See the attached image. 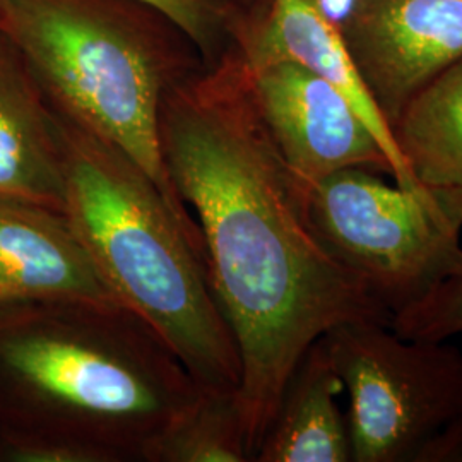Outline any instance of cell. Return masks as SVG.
I'll list each match as a JSON object with an SVG mask.
<instances>
[{"instance_id": "obj_18", "label": "cell", "mask_w": 462, "mask_h": 462, "mask_svg": "<svg viewBox=\"0 0 462 462\" xmlns=\"http://www.w3.org/2000/svg\"><path fill=\"white\" fill-rule=\"evenodd\" d=\"M238 14V26L255 23L264 14L269 0H228Z\"/></svg>"}, {"instance_id": "obj_8", "label": "cell", "mask_w": 462, "mask_h": 462, "mask_svg": "<svg viewBox=\"0 0 462 462\" xmlns=\"http://www.w3.org/2000/svg\"><path fill=\"white\" fill-rule=\"evenodd\" d=\"M341 32L393 127L420 89L461 60L462 0H356Z\"/></svg>"}, {"instance_id": "obj_11", "label": "cell", "mask_w": 462, "mask_h": 462, "mask_svg": "<svg viewBox=\"0 0 462 462\" xmlns=\"http://www.w3.org/2000/svg\"><path fill=\"white\" fill-rule=\"evenodd\" d=\"M0 199L66 213V177L55 114L2 34Z\"/></svg>"}, {"instance_id": "obj_13", "label": "cell", "mask_w": 462, "mask_h": 462, "mask_svg": "<svg viewBox=\"0 0 462 462\" xmlns=\"http://www.w3.org/2000/svg\"><path fill=\"white\" fill-rule=\"evenodd\" d=\"M391 129L414 182L462 230V59L420 89Z\"/></svg>"}, {"instance_id": "obj_14", "label": "cell", "mask_w": 462, "mask_h": 462, "mask_svg": "<svg viewBox=\"0 0 462 462\" xmlns=\"http://www.w3.org/2000/svg\"><path fill=\"white\" fill-rule=\"evenodd\" d=\"M250 461L245 427L235 393L202 391L196 406L166 431L149 462Z\"/></svg>"}, {"instance_id": "obj_1", "label": "cell", "mask_w": 462, "mask_h": 462, "mask_svg": "<svg viewBox=\"0 0 462 462\" xmlns=\"http://www.w3.org/2000/svg\"><path fill=\"white\" fill-rule=\"evenodd\" d=\"M160 146L238 347L236 397L254 461L307 349L345 322L391 317L315 235L305 192L265 131L235 45L166 95Z\"/></svg>"}, {"instance_id": "obj_10", "label": "cell", "mask_w": 462, "mask_h": 462, "mask_svg": "<svg viewBox=\"0 0 462 462\" xmlns=\"http://www.w3.org/2000/svg\"><path fill=\"white\" fill-rule=\"evenodd\" d=\"M51 300L116 301L66 213L0 199V310Z\"/></svg>"}, {"instance_id": "obj_7", "label": "cell", "mask_w": 462, "mask_h": 462, "mask_svg": "<svg viewBox=\"0 0 462 462\" xmlns=\"http://www.w3.org/2000/svg\"><path fill=\"white\" fill-rule=\"evenodd\" d=\"M247 70L265 131L305 196L315 183L346 168L393 179L379 141L332 84L288 60L247 64Z\"/></svg>"}, {"instance_id": "obj_9", "label": "cell", "mask_w": 462, "mask_h": 462, "mask_svg": "<svg viewBox=\"0 0 462 462\" xmlns=\"http://www.w3.org/2000/svg\"><path fill=\"white\" fill-rule=\"evenodd\" d=\"M233 45L250 66L288 60L339 89L379 141L393 166V180L433 204L404 163L391 125L364 83L341 28L322 13L317 0H269L255 23L235 30Z\"/></svg>"}, {"instance_id": "obj_4", "label": "cell", "mask_w": 462, "mask_h": 462, "mask_svg": "<svg viewBox=\"0 0 462 462\" xmlns=\"http://www.w3.org/2000/svg\"><path fill=\"white\" fill-rule=\"evenodd\" d=\"M0 34L50 106L129 156L200 244L160 146L166 95L206 64L180 26L146 0H0Z\"/></svg>"}, {"instance_id": "obj_2", "label": "cell", "mask_w": 462, "mask_h": 462, "mask_svg": "<svg viewBox=\"0 0 462 462\" xmlns=\"http://www.w3.org/2000/svg\"><path fill=\"white\" fill-rule=\"evenodd\" d=\"M200 396L177 355L118 301L0 310V429L81 447L98 462H149Z\"/></svg>"}, {"instance_id": "obj_5", "label": "cell", "mask_w": 462, "mask_h": 462, "mask_svg": "<svg viewBox=\"0 0 462 462\" xmlns=\"http://www.w3.org/2000/svg\"><path fill=\"white\" fill-rule=\"evenodd\" d=\"M322 341L349 397L353 462L462 461V353L399 336L380 320Z\"/></svg>"}, {"instance_id": "obj_17", "label": "cell", "mask_w": 462, "mask_h": 462, "mask_svg": "<svg viewBox=\"0 0 462 462\" xmlns=\"http://www.w3.org/2000/svg\"><path fill=\"white\" fill-rule=\"evenodd\" d=\"M0 462H98L81 447L28 431L0 429Z\"/></svg>"}, {"instance_id": "obj_6", "label": "cell", "mask_w": 462, "mask_h": 462, "mask_svg": "<svg viewBox=\"0 0 462 462\" xmlns=\"http://www.w3.org/2000/svg\"><path fill=\"white\" fill-rule=\"evenodd\" d=\"M305 206L322 245L389 317L462 269L461 228L379 171H336L307 192Z\"/></svg>"}, {"instance_id": "obj_16", "label": "cell", "mask_w": 462, "mask_h": 462, "mask_svg": "<svg viewBox=\"0 0 462 462\" xmlns=\"http://www.w3.org/2000/svg\"><path fill=\"white\" fill-rule=\"evenodd\" d=\"M399 336L423 341H448L462 334V269L429 297L391 317Z\"/></svg>"}, {"instance_id": "obj_12", "label": "cell", "mask_w": 462, "mask_h": 462, "mask_svg": "<svg viewBox=\"0 0 462 462\" xmlns=\"http://www.w3.org/2000/svg\"><path fill=\"white\" fill-rule=\"evenodd\" d=\"M343 393V380L320 337L286 382L254 461H353L346 416L337 404Z\"/></svg>"}, {"instance_id": "obj_3", "label": "cell", "mask_w": 462, "mask_h": 462, "mask_svg": "<svg viewBox=\"0 0 462 462\" xmlns=\"http://www.w3.org/2000/svg\"><path fill=\"white\" fill-rule=\"evenodd\" d=\"M53 114L66 216L101 280L165 341L202 391L236 394L238 347L216 300L202 245L129 156Z\"/></svg>"}, {"instance_id": "obj_15", "label": "cell", "mask_w": 462, "mask_h": 462, "mask_svg": "<svg viewBox=\"0 0 462 462\" xmlns=\"http://www.w3.org/2000/svg\"><path fill=\"white\" fill-rule=\"evenodd\" d=\"M173 19L187 34L206 64L233 43L238 14L228 0H146Z\"/></svg>"}]
</instances>
